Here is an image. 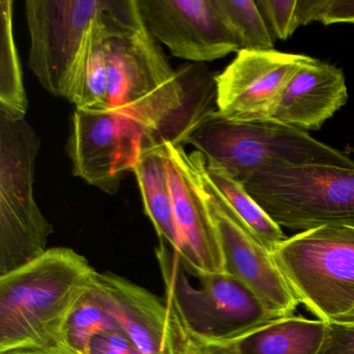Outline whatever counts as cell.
Masks as SVG:
<instances>
[{
	"instance_id": "cell-1",
	"label": "cell",
	"mask_w": 354,
	"mask_h": 354,
	"mask_svg": "<svg viewBox=\"0 0 354 354\" xmlns=\"http://www.w3.org/2000/svg\"><path fill=\"white\" fill-rule=\"evenodd\" d=\"M109 90L104 113L138 124L146 148L184 146L217 111L216 74L204 64L173 68L142 22L136 0H113L106 37Z\"/></svg>"
},
{
	"instance_id": "cell-2",
	"label": "cell",
	"mask_w": 354,
	"mask_h": 354,
	"mask_svg": "<svg viewBox=\"0 0 354 354\" xmlns=\"http://www.w3.org/2000/svg\"><path fill=\"white\" fill-rule=\"evenodd\" d=\"M97 274L86 257L53 248L0 277V351L67 346L68 322L94 290Z\"/></svg>"
},
{
	"instance_id": "cell-3",
	"label": "cell",
	"mask_w": 354,
	"mask_h": 354,
	"mask_svg": "<svg viewBox=\"0 0 354 354\" xmlns=\"http://www.w3.org/2000/svg\"><path fill=\"white\" fill-rule=\"evenodd\" d=\"M186 144L192 145L207 162L223 167L241 184L274 161L354 169L353 159L304 130L272 120L227 121L217 111L200 124Z\"/></svg>"
},
{
	"instance_id": "cell-4",
	"label": "cell",
	"mask_w": 354,
	"mask_h": 354,
	"mask_svg": "<svg viewBox=\"0 0 354 354\" xmlns=\"http://www.w3.org/2000/svg\"><path fill=\"white\" fill-rule=\"evenodd\" d=\"M41 138L26 118L0 113V277L45 254L53 225L37 204Z\"/></svg>"
},
{
	"instance_id": "cell-5",
	"label": "cell",
	"mask_w": 354,
	"mask_h": 354,
	"mask_svg": "<svg viewBox=\"0 0 354 354\" xmlns=\"http://www.w3.org/2000/svg\"><path fill=\"white\" fill-rule=\"evenodd\" d=\"M243 185L281 227H354V169L274 161Z\"/></svg>"
},
{
	"instance_id": "cell-6",
	"label": "cell",
	"mask_w": 354,
	"mask_h": 354,
	"mask_svg": "<svg viewBox=\"0 0 354 354\" xmlns=\"http://www.w3.org/2000/svg\"><path fill=\"white\" fill-rule=\"evenodd\" d=\"M273 257L298 302L319 320L354 310V227L301 232L287 238Z\"/></svg>"
},
{
	"instance_id": "cell-7",
	"label": "cell",
	"mask_w": 354,
	"mask_h": 354,
	"mask_svg": "<svg viewBox=\"0 0 354 354\" xmlns=\"http://www.w3.org/2000/svg\"><path fill=\"white\" fill-rule=\"evenodd\" d=\"M28 68L53 96L70 101L107 0H26Z\"/></svg>"
},
{
	"instance_id": "cell-8",
	"label": "cell",
	"mask_w": 354,
	"mask_h": 354,
	"mask_svg": "<svg viewBox=\"0 0 354 354\" xmlns=\"http://www.w3.org/2000/svg\"><path fill=\"white\" fill-rule=\"evenodd\" d=\"M163 279L173 286L188 324L205 337L232 342L277 319L241 281L229 273L201 277V288L190 286L179 272L174 252L161 244L157 250Z\"/></svg>"
},
{
	"instance_id": "cell-9",
	"label": "cell",
	"mask_w": 354,
	"mask_h": 354,
	"mask_svg": "<svg viewBox=\"0 0 354 354\" xmlns=\"http://www.w3.org/2000/svg\"><path fill=\"white\" fill-rule=\"evenodd\" d=\"M196 167L211 218L225 258V271L241 281L277 318L294 315L297 298L279 270L274 257L257 239L245 223L215 189L204 171L200 152L189 153Z\"/></svg>"
},
{
	"instance_id": "cell-10",
	"label": "cell",
	"mask_w": 354,
	"mask_h": 354,
	"mask_svg": "<svg viewBox=\"0 0 354 354\" xmlns=\"http://www.w3.org/2000/svg\"><path fill=\"white\" fill-rule=\"evenodd\" d=\"M146 142L142 128L128 118L75 109L66 152L74 177L113 196L126 174L133 173Z\"/></svg>"
},
{
	"instance_id": "cell-11",
	"label": "cell",
	"mask_w": 354,
	"mask_h": 354,
	"mask_svg": "<svg viewBox=\"0 0 354 354\" xmlns=\"http://www.w3.org/2000/svg\"><path fill=\"white\" fill-rule=\"evenodd\" d=\"M142 22L173 57L192 64L239 53L235 34L213 0H136Z\"/></svg>"
},
{
	"instance_id": "cell-12",
	"label": "cell",
	"mask_w": 354,
	"mask_h": 354,
	"mask_svg": "<svg viewBox=\"0 0 354 354\" xmlns=\"http://www.w3.org/2000/svg\"><path fill=\"white\" fill-rule=\"evenodd\" d=\"M310 59L273 49L240 50L215 77L217 113L239 123L271 120L288 82Z\"/></svg>"
},
{
	"instance_id": "cell-13",
	"label": "cell",
	"mask_w": 354,
	"mask_h": 354,
	"mask_svg": "<svg viewBox=\"0 0 354 354\" xmlns=\"http://www.w3.org/2000/svg\"><path fill=\"white\" fill-rule=\"evenodd\" d=\"M161 145L179 236V262L198 279L227 273L216 229L189 153L183 146L169 142Z\"/></svg>"
},
{
	"instance_id": "cell-14",
	"label": "cell",
	"mask_w": 354,
	"mask_h": 354,
	"mask_svg": "<svg viewBox=\"0 0 354 354\" xmlns=\"http://www.w3.org/2000/svg\"><path fill=\"white\" fill-rule=\"evenodd\" d=\"M94 291L142 354H171L165 300L109 271L98 272Z\"/></svg>"
},
{
	"instance_id": "cell-15",
	"label": "cell",
	"mask_w": 354,
	"mask_h": 354,
	"mask_svg": "<svg viewBox=\"0 0 354 354\" xmlns=\"http://www.w3.org/2000/svg\"><path fill=\"white\" fill-rule=\"evenodd\" d=\"M348 100L342 70L310 57L281 94L271 120L304 130H318Z\"/></svg>"
},
{
	"instance_id": "cell-16",
	"label": "cell",
	"mask_w": 354,
	"mask_h": 354,
	"mask_svg": "<svg viewBox=\"0 0 354 354\" xmlns=\"http://www.w3.org/2000/svg\"><path fill=\"white\" fill-rule=\"evenodd\" d=\"M133 174L140 188L145 213L152 223L159 241L177 254L179 236L162 145L145 148Z\"/></svg>"
},
{
	"instance_id": "cell-17",
	"label": "cell",
	"mask_w": 354,
	"mask_h": 354,
	"mask_svg": "<svg viewBox=\"0 0 354 354\" xmlns=\"http://www.w3.org/2000/svg\"><path fill=\"white\" fill-rule=\"evenodd\" d=\"M327 323L301 316L274 319L236 339L241 354H318Z\"/></svg>"
},
{
	"instance_id": "cell-18",
	"label": "cell",
	"mask_w": 354,
	"mask_h": 354,
	"mask_svg": "<svg viewBox=\"0 0 354 354\" xmlns=\"http://www.w3.org/2000/svg\"><path fill=\"white\" fill-rule=\"evenodd\" d=\"M113 0L107 6L95 24L88 50L80 67V75L69 102L75 109L104 113L109 90V62L106 53L107 28Z\"/></svg>"
},
{
	"instance_id": "cell-19",
	"label": "cell",
	"mask_w": 354,
	"mask_h": 354,
	"mask_svg": "<svg viewBox=\"0 0 354 354\" xmlns=\"http://www.w3.org/2000/svg\"><path fill=\"white\" fill-rule=\"evenodd\" d=\"M204 171L215 189L225 198L257 239L269 252L274 254L279 246L287 239L281 227L250 196L243 184L236 181L223 167L205 160Z\"/></svg>"
},
{
	"instance_id": "cell-20",
	"label": "cell",
	"mask_w": 354,
	"mask_h": 354,
	"mask_svg": "<svg viewBox=\"0 0 354 354\" xmlns=\"http://www.w3.org/2000/svg\"><path fill=\"white\" fill-rule=\"evenodd\" d=\"M14 1H0V113L26 118L28 101L14 37Z\"/></svg>"
},
{
	"instance_id": "cell-21",
	"label": "cell",
	"mask_w": 354,
	"mask_h": 354,
	"mask_svg": "<svg viewBox=\"0 0 354 354\" xmlns=\"http://www.w3.org/2000/svg\"><path fill=\"white\" fill-rule=\"evenodd\" d=\"M165 285L171 354H241L235 342L216 341L194 330L186 321L173 286L167 281Z\"/></svg>"
},
{
	"instance_id": "cell-22",
	"label": "cell",
	"mask_w": 354,
	"mask_h": 354,
	"mask_svg": "<svg viewBox=\"0 0 354 354\" xmlns=\"http://www.w3.org/2000/svg\"><path fill=\"white\" fill-rule=\"evenodd\" d=\"M232 32L240 50H272L273 40L254 0H213Z\"/></svg>"
},
{
	"instance_id": "cell-23",
	"label": "cell",
	"mask_w": 354,
	"mask_h": 354,
	"mask_svg": "<svg viewBox=\"0 0 354 354\" xmlns=\"http://www.w3.org/2000/svg\"><path fill=\"white\" fill-rule=\"evenodd\" d=\"M119 328L115 319L105 310L93 290L74 310L68 322L66 345L75 353L90 354L91 345L95 337Z\"/></svg>"
},
{
	"instance_id": "cell-24",
	"label": "cell",
	"mask_w": 354,
	"mask_h": 354,
	"mask_svg": "<svg viewBox=\"0 0 354 354\" xmlns=\"http://www.w3.org/2000/svg\"><path fill=\"white\" fill-rule=\"evenodd\" d=\"M298 0H258L265 22L273 36L281 40H287L297 30L299 24L296 17Z\"/></svg>"
},
{
	"instance_id": "cell-25",
	"label": "cell",
	"mask_w": 354,
	"mask_h": 354,
	"mask_svg": "<svg viewBox=\"0 0 354 354\" xmlns=\"http://www.w3.org/2000/svg\"><path fill=\"white\" fill-rule=\"evenodd\" d=\"M326 323L318 354H354V310Z\"/></svg>"
},
{
	"instance_id": "cell-26",
	"label": "cell",
	"mask_w": 354,
	"mask_h": 354,
	"mask_svg": "<svg viewBox=\"0 0 354 354\" xmlns=\"http://www.w3.org/2000/svg\"><path fill=\"white\" fill-rule=\"evenodd\" d=\"M90 354H142L121 328L106 331L95 337Z\"/></svg>"
},
{
	"instance_id": "cell-27",
	"label": "cell",
	"mask_w": 354,
	"mask_h": 354,
	"mask_svg": "<svg viewBox=\"0 0 354 354\" xmlns=\"http://www.w3.org/2000/svg\"><path fill=\"white\" fill-rule=\"evenodd\" d=\"M320 22L324 26L335 24H354V0H327Z\"/></svg>"
},
{
	"instance_id": "cell-28",
	"label": "cell",
	"mask_w": 354,
	"mask_h": 354,
	"mask_svg": "<svg viewBox=\"0 0 354 354\" xmlns=\"http://www.w3.org/2000/svg\"><path fill=\"white\" fill-rule=\"evenodd\" d=\"M326 5L327 0H298L296 17L299 26H308L310 22L320 21Z\"/></svg>"
},
{
	"instance_id": "cell-29",
	"label": "cell",
	"mask_w": 354,
	"mask_h": 354,
	"mask_svg": "<svg viewBox=\"0 0 354 354\" xmlns=\"http://www.w3.org/2000/svg\"><path fill=\"white\" fill-rule=\"evenodd\" d=\"M0 354H77L67 346L46 348H18V349L0 351Z\"/></svg>"
}]
</instances>
